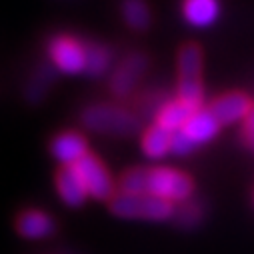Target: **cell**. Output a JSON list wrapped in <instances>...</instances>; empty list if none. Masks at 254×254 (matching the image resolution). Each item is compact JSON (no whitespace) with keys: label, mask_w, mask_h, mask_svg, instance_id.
Wrapping results in <instances>:
<instances>
[{"label":"cell","mask_w":254,"mask_h":254,"mask_svg":"<svg viewBox=\"0 0 254 254\" xmlns=\"http://www.w3.org/2000/svg\"><path fill=\"white\" fill-rule=\"evenodd\" d=\"M178 100L192 110L202 108V52L196 44H186L178 52Z\"/></svg>","instance_id":"cell-1"},{"label":"cell","mask_w":254,"mask_h":254,"mask_svg":"<svg viewBox=\"0 0 254 254\" xmlns=\"http://www.w3.org/2000/svg\"><path fill=\"white\" fill-rule=\"evenodd\" d=\"M110 212L128 220H170L176 216V206L152 194H114L110 200Z\"/></svg>","instance_id":"cell-2"},{"label":"cell","mask_w":254,"mask_h":254,"mask_svg":"<svg viewBox=\"0 0 254 254\" xmlns=\"http://www.w3.org/2000/svg\"><path fill=\"white\" fill-rule=\"evenodd\" d=\"M82 124L92 132L114 134V136H130L140 128V120L112 104H92L82 112Z\"/></svg>","instance_id":"cell-3"},{"label":"cell","mask_w":254,"mask_h":254,"mask_svg":"<svg viewBox=\"0 0 254 254\" xmlns=\"http://www.w3.org/2000/svg\"><path fill=\"white\" fill-rule=\"evenodd\" d=\"M194 192V182L186 172L168 166L148 168V194L176 202H188Z\"/></svg>","instance_id":"cell-4"},{"label":"cell","mask_w":254,"mask_h":254,"mask_svg":"<svg viewBox=\"0 0 254 254\" xmlns=\"http://www.w3.org/2000/svg\"><path fill=\"white\" fill-rule=\"evenodd\" d=\"M50 60L62 74H80L86 70V44L72 36H56L48 46Z\"/></svg>","instance_id":"cell-5"},{"label":"cell","mask_w":254,"mask_h":254,"mask_svg":"<svg viewBox=\"0 0 254 254\" xmlns=\"http://www.w3.org/2000/svg\"><path fill=\"white\" fill-rule=\"evenodd\" d=\"M72 168L80 176L90 198H94V200H112L114 198L116 184H114L110 172L106 170V166L96 156L88 154Z\"/></svg>","instance_id":"cell-6"},{"label":"cell","mask_w":254,"mask_h":254,"mask_svg":"<svg viewBox=\"0 0 254 254\" xmlns=\"http://www.w3.org/2000/svg\"><path fill=\"white\" fill-rule=\"evenodd\" d=\"M146 66H148V60H146L144 54L134 52V54L126 56L120 62V64H118V68L114 70L112 78H110V90H112V94H116L120 98L122 96H128L134 90L136 82L142 78Z\"/></svg>","instance_id":"cell-7"},{"label":"cell","mask_w":254,"mask_h":254,"mask_svg":"<svg viewBox=\"0 0 254 254\" xmlns=\"http://www.w3.org/2000/svg\"><path fill=\"white\" fill-rule=\"evenodd\" d=\"M50 152L62 164V168H70L88 156V142L78 132H62L52 140Z\"/></svg>","instance_id":"cell-8"},{"label":"cell","mask_w":254,"mask_h":254,"mask_svg":"<svg viewBox=\"0 0 254 254\" xmlns=\"http://www.w3.org/2000/svg\"><path fill=\"white\" fill-rule=\"evenodd\" d=\"M254 108L252 100L242 94V92H228V94H222L220 98H216L210 106L212 114L218 118L220 124H232V122H238V120H244L250 110Z\"/></svg>","instance_id":"cell-9"},{"label":"cell","mask_w":254,"mask_h":254,"mask_svg":"<svg viewBox=\"0 0 254 254\" xmlns=\"http://www.w3.org/2000/svg\"><path fill=\"white\" fill-rule=\"evenodd\" d=\"M54 230H56L54 218L48 216L44 210H38V208L24 210L16 218V232L28 240H44V238L52 236Z\"/></svg>","instance_id":"cell-10"},{"label":"cell","mask_w":254,"mask_h":254,"mask_svg":"<svg viewBox=\"0 0 254 254\" xmlns=\"http://www.w3.org/2000/svg\"><path fill=\"white\" fill-rule=\"evenodd\" d=\"M56 190L60 200L64 202L66 206L78 208L84 204V200L88 198V192L80 180V176L76 174V170L70 168H60L56 174Z\"/></svg>","instance_id":"cell-11"},{"label":"cell","mask_w":254,"mask_h":254,"mask_svg":"<svg viewBox=\"0 0 254 254\" xmlns=\"http://www.w3.org/2000/svg\"><path fill=\"white\" fill-rule=\"evenodd\" d=\"M218 130H220V122H218V118L212 114L210 108H208V110H206V108L196 110L192 116H190V120L186 122V126H184L186 136L192 140L196 146L210 142V140L218 134Z\"/></svg>","instance_id":"cell-12"},{"label":"cell","mask_w":254,"mask_h":254,"mask_svg":"<svg viewBox=\"0 0 254 254\" xmlns=\"http://www.w3.org/2000/svg\"><path fill=\"white\" fill-rule=\"evenodd\" d=\"M196 110H192L190 106H186L184 102H180L178 98L172 102H164L158 110H156V126L164 128L170 134H176L180 130H184L186 122L190 120Z\"/></svg>","instance_id":"cell-13"},{"label":"cell","mask_w":254,"mask_h":254,"mask_svg":"<svg viewBox=\"0 0 254 254\" xmlns=\"http://www.w3.org/2000/svg\"><path fill=\"white\" fill-rule=\"evenodd\" d=\"M182 14L190 26L206 28L216 22L220 14V4L218 0H184Z\"/></svg>","instance_id":"cell-14"},{"label":"cell","mask_w":254,"mask_h":254,"mask_svg":"<svg viewBox=\"0 0 254 254\" xmlns=\"http://www.w3.org/2000/svg\"><path fill=\"white\" fill-rule=\"evenodd\" d=\"M142 152L152 160L164 158L168 152H172V134L156 124L150 126L142 134Z\"/></svg>","instance_id":"cell-15"},{"label":"cell","mask_w":254,"mask_h":254,"mask_svg":"<svg viewBox=\"0 0 254 254\" xmlns=\"http://www.w3.org/2000/svg\"><path fill=\"white\" fill-rule=\"evenodd\" d=\"M120 12L132 30H146L150 26V10L144 0H124Z\"/></svg>","instance_id":"cell-16"},{"label":"cell","mask_w":254,"mask_h":254,"mask_svg":"<svg viewBox=\"0 0 254 254\" xmlns=\"http://www.w3.org/2000/svg\"><path fill=\"white\" fill-rule=\"evenodd\" d=\"M118 194H148V168H130L120 176Z\"/></svg>","instance_id":"cell-17"},{"label":"cell","mask_w":254,"mask_h":254,"mask_svg":"<svg viewBox=\"0 0 254 254\" xmlns=\"http://www.w3.org/2000/svg\"><path fill=\"white\" fill-rule=\"evenodd\" d=\"M112 64V52L102 44H86V74L102 76Z\"/></svg>","instance_id":"cell-18"},{"label":"cell","mask_w":254,"mask_h":254,"mask_svg":"<svg viewBox=\"0 0 254 254\" xmlns=\"http://www.w3.org/2000/svg\"><path fill=\"white\" fill-rule=\"evenodd\" d=\"M50 84H52V70H50L48 66H42V68L36 72V76L30 80L28 88H26L28 100H30V102H40V100L44 98L46 90L50 88Z\"/></svg>","instance_id":"cell-19"},{"label":"cell","mask_w":254,"mask_h":254,"mask_svg":"<svg viewBox=\"0 0 254 254\" xmlns=\"http://www.w3.org/2000/svg\"><path fill=\"white\" fill-rule=\"evenodd\" d=\"M200 206H196L194 202H184L180 208H176V220H178V224H182V226H196L198 224V220H200Z\"/></svg>","instance_id":"cell-20"},{"label":"cell","mask_w":254,"mask_h":254,"mask_svg":"<svg viewBox=\"0 0 254 254\" xmlns=\"http://www.w3.org/2000/svg\"><path fill=\"white\" fill-rule=\"evenodd\" d=\"M194 150H196V144L186 136L184 130L172 134V154H176V156H188L190 152H194Z\"/></svg>","instance_id":"cell-21"},{"label":"cell","mask_w":254,"mask_h":254,"mask_svg":"<svg viewBox=\"0 0 254 254\" xmlns=\"http://www.w3.org/2000/svg\"><path fill=\"white\" fill-rule=\"evenodd\" d=\"M244 138H246L248 146L254 148V108H252L250 114L244 118Z\"/></svg>","instance_id":"cell-22"}]
</instances>
